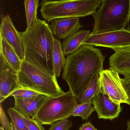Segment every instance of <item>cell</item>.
Wrapping results in <instances>:
<instances>
[{"label":"cell","instance_id":"cell-1","mask_svg":"<svg viewBox=\"0 0 130 130\" xmlns=\"http://www.w3.org/2000/svg\"><path fill=\"white\" fill-rule=\"evenodd\" d=\"M105 59L100 49L89 45H81L67 56L62 78L78 101L95 76L104 70Z\"/></svg>","mask_w":130,"mask_h":130},{"label":"cell","instance_id":"cell-2","mask_svg":"<svg viewBox=\"0 0 130 130\" xmlns=\"http://www.w3.org/2000/svg\"><path fill=\"white\" fill-rule=\"evenodd\" d=\"M24 60L56 77L53 61L54 34L45 20L38 19L35 25L20 32Z\"/></svg>","mask_w":130,"mask_h":130},{"label":"cell","instance_id":"cell-3","mask_svg":"<svg viewBox=\"0 0 130 130\" xmlns=\"http://www.w3.org/2000/svg\"><path fill=\"white\" fill-rule=\"evenodd\" d=\"M92 16L94 28L91 34L130 30V0H102Z\"/></svg>","mask_w":130,"mask_h":130},{"label":"cell","instance_id":"cell-4","mask_svg":"<svg viewBox=\"0 0 130 130\" xmlns=\"http://www.w3.org/2000/svg\"><path fill=\"white\" fill-rule=\"evenodd\" d=\"M102 0H42L41 15L45 21L55 19L80 18L93 15L99 9Z\"/></svg>","mask_w":130,"mask_h":130},{"label":"cell","instance_id":"cell-5","mask_svg":"<svg viewBox=\"0 0 130 130\" xmlns=\"http://www.w3.org/2000/svg\"><path fill=\"white\" fill-rule=\"evenodd\" d=\"M20 88L27 89L48 97L62 95L64 92L58 83L57 77L24 60L18 72Z\"/></svg>","mask_w":130,"mask_h":130},{"label":"cell","instance_id":"cell-6","mask_svg":"<svg viewBox=\"0 0 130 130\" xmlns=\"http://www.w3.org/2000/svg\"><path fill=\"white\" fill-rule=\"evenodd\" d=\"M78 102L70 90L58 96L48 97L35 119L42 125H51L55 122L70 117Z\"/></svg>","mask_w":130,"mask_h":130},{"label":"cell","instance_id":"cell-7","mask_svg":"<svg viewBox=\"0 0 130 130\" xmlns=\"http://www.w3.org/2000/svg\"><path fill=\"white\" fill-rule=\"evenodd\" d=\"M109 48L115 51L130 48V30H119L102 34H92L81 45Z\"/></svg>","mask_w":130,"mask_h":130},{"label":"cell","instance_id":"cell-8","mask_svg":"<svg viewBox=\"0 0 130 130\" xmlns=\"http://www.w3.org/2000/svg\"><path fill=\"white\" fill-rule=\"evenodd\" d=\"M100 90L107 94L111 100L117 104L128 105V97L119 74L106 69L99 73Z\"/></svg>","mask_w":130,"mask_h":130},{"label":"cell","instance_id":"cell-9","mask_svg":"<svg viewBox=\"0 0 130 130\" xmlns=\"http://www.w3.org/2000/svg\"><path fill=\"white\" fill-rule=\"evenodd\" d=\"M0 56V102L1 103L20 87L18 84V72L1 53Z\"/></svg>","mask_w":130,"mask_h":130},{"label":"cell","instance_id":"cell-10","mask_svg":"<svg viewBox=\"0 0 130 130\" xmlns=\"http://www.w3.org/2000/svg\"><path fill=\"white\" fill-rule=\"evenodd\" d=\"M92 100L95 111L100 119L112 121L118 118L121 111V104L114 102L108 95L100 89Z\"/></svg>","mask_w":130,"mask_h":130},{"label":"cell","instance_id":"cell-11","mask_svg":"<svg viewBox=\"0 0 130 130\" xmlns=\"http://www.w3.org/2000/svg\"><path fill=\"white\" fill-rule=\"evenodd\" d=\"M0 36L4 38L13 48L22 61L25 60L24 49L19 32L17 30L9 15L6 16L2 19L0 28Z\"/></svg>","mask_w":130,"mask_h":130},{"label":"cell","instance_id":"cell-12","mask_svg":"<svg viewBox=\"0 0 130 130\" xmlns=\"http://www.w3.org/2000/svg\"><path fill=\"white\" fill-rule=\"evenodd\" d=\"M51 28L58 39H65L80 30L83 26L79 18L55 19L51 21Z\"/></svg>","mask_w":130,"mask_h":130},{"label":"cell","instance_id":"cell-13","mask_svg":"<svg viewBox=\"0 0 130 130\" xmlns=\"http://www.w3.org/2000/svg\"><path fill=\"white\" fill-rule=\"evenodd\" d=\"M48 97L42 94L29 98L14 97V108L24 116L35 119L38 112Z\"/></svg>","mask_w":130,"mask_h":130},{"label":"cell","instance_id":"cell-14","mask_svg":"<svg viewBox=\"0 0 130 130\" xmlns=\"http://www.w3.org/2000/svg\"><path fill=\"white\" fill-rule=\"evenodd\" d=\"M109 69L130 77V48L115 52L109 60Z\"/></svg>","mask_w":130,"mask_h":130},{"label":"cell","instance_id":"cell-15","mask_svg":"<svg viewBox=\"0 0 130 130\" xmlns=\"http://www.w3.org/2000/svg\"><path fill=\"white\" fill-rule=\"evenodd\" d=\"M90 33V30L81 29L64 39L61 44L64 56H68L77 51Z\"/></svg>","mask_w":130,"mask_h":130},{"label":"cell","instance_id":"cell-16","mask_svg":"<svg viewBox=\"0 0 130 130\" xmlns=\"http://www.w3.org/2000/svg\"><path fill=\"white\" fill-rule=\"evenodd\" d=\"M1 52L13 68L19 72L22 61L17 54L13 48L3 37L1 36Z\"/></svg>","mask_w":130,"mask_h":130},{"label":"cell","instance_id":"cell-17","mask_svg":"<svg viewBox=\"0 0 130 130\" xmlns=\"http://www.w3.org/2000/svg\"><path fill=\"white\" fill-rule=\"evenodd\" d=\"M65 58L59 39L54 37L53 41V61L56 77H59L62 69L66 64Z\"/></svg>","mask_w":130,"mask_h":130},{"label":"cell","instance_id":"cell-18","mask_svg":"<svg viewBox=\"0 0 130 130\" xmlns=\"http://www.w3.org/2000/svg\"><path fill=\"white\" fill-rule=\"evenodd\" d=\"M39 0H25L24 2L25 9L27 28L32 27L38 20L37 10L39 6Z\"/></svg>","mask_w":130,"mask_h":130},{"label":"cell","instance_id":"cell-19","mask_svg":"<svg viewBox=\"0 0 130 130\" xmlns=\"http://www.w3.org/2000/svg\"><path fill=\"white\" fill-rule=\"evenodd\" d=\"M92 100L78 103L70 115L71 116H79L83 120H87L95 111Z\"/></svg>","mask_w":130,"mask_h":130},{"label":"cell","instance_id":"cell-20","mask_svg":"<svg viewBox=\"0 0 130 130\" xmlns=\"http://www.w3.org/2000/svg\"><path fill=\"white\" fill-rule=\"evenodd\" d=\"M11 118L12 130H29L23 116L15 108H10L7 111Z\"/></svg>","mask_w":130,"mask_h":130},{"label":"cell","instance_id":"cell-21","mask_svg":"<svg viewBox=\"0 0 130 130\" xmlns=\"http://www.w3.org/2000/svg\"><path fill=\"white\" fill-rule=\"evenodd\" d=\"M99 74H96L78 100L79 103L92 100L99 90Z\"/></svg>","mask_w":130,"mask_h":130},{"label":"cell","instance_id":"cell-22","mask_svg":"<svg viewBox=\"0 0 130 130\" xmlns=\"http://www.w3.org/2000/svg\"><path fill=\"white\" fill-rule=\"evenodd\" d=\"M40 95L42 94L30 90L19 88L13 92L9 96H13L14 97L21 98H29Z\"/></svg>","mask_w":130,"mask_h":130},{"label":"cell","instance_id":"cell-23","mask_svg":"<svg viewBox=\"0 0 130 130\" xmlns=\"http://www.w3.org/2000/svg\"><path fill=\"white\" fill-rule=\"evenodd\" d=\"M72 125V121L67 118L52 124L48 130H70Z\"/></svg>","mask_w":130,"mask_h":130},{"label":"cell","instance_id":"cell-24","mask_svg":"<svg viewBox=\"0 0 130 130\" xmlns=\"http://www.w3.org/2000/svg\"><path fill=\"white\" fill-rule=\"evenodd\" d=\"M23 117L29 130H45L42 125L36 119H32L24 116Z\"/></svg>","mask_w":130,"mask_h":130},{"label":"cell","instance_id":"cell-25","mask_svg":"<svg viewBox=\"0 0 130 130\" xmlns=\"http://www.w3.org/2000/svg\"><path fill=\"white\" fill-rule=\"evenodd\" d=\"M0 119L1 127L5 130H12L11 123L9 122V119L7 116L2 105L0 107Z\"/></svg>","mask_w":130,"mask_h":130},{"label":"cell","instance_id":"cell-26","mask_svg":"<svg viewBox=\"0 0 130 130\" xmlns=\"http://www.w3.org/2000/svg\"><path fill=\"white\" fill-rule=\"evenodd\" d=\"M121 82L127 96L128 105L130 106V77H124L121 79Z\"/></svg>","mask_w":130,"mask_h":130},{"label":"cell","instance_id":"cell-27","mask_svg":"<svg viewBox=\"0 0 130 130\" xmlns=\"http://www.w3.org/2000/svg\"><path fill=\"white\" fill-rule=\"evenodd\" d=\"M79 130H98L89 122H86L80 127Z\"/></svg>","mask_w":130,"mask_h":130},{"label":"cell","instance_id":"cell-28","mask_svg":"<svg viewBox=\"0 0 130 130\" xmlns=\"http://www.w3.org/2000/svg\"><path fill=\"white\" fill-rule=\"evenodd\" d=\"M126 125H127V128L126 130H130V120H128L127 122H126Z\"/></svg>","mask_w":130,"mask_h":130},{"label":"cell","instance_id":"cell-29","mask_svg":"<svg viewBox=\"0 0 130 130\" xmlns=\"http://www.w3.org/2000/svg\"><path fill=\"white\" fill-rule=\"evenodd\" d=\"M0 130H5V129H4V128H3V127H0Z\"/></svg>","mask_w":130,"mask_h":130}]
</instances>
